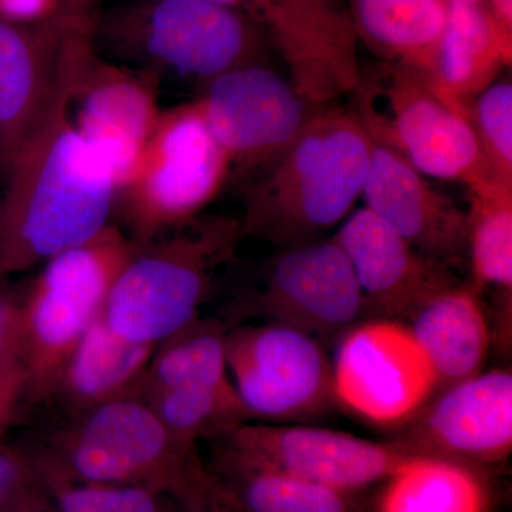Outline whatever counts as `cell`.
I'll return each mask as SVG.
<instances>
[{"label":"cell","instance_id":"40","mask_svg":"<svg viewBox=\"0 0 512 512\" xmlns=\"http://www.w3.org/2000/svg\"><path fill=\"white\" fill-rule=\"evenodd\" d=\"M468 2H473V3H483L484 0H468Z\"/></svg>","mask_w":512,"mask_h":512},{"label":"cell","instance_id":"4","mask_svg":"<svg viewBox=\"0 0 512 512\" xmlns=\"http://www.w3.org/2000/svg\"><path fill=\"white\" fill-rule=\"evenodd\" d=\"M64 464L84 483L174 488L197 512L224 503L222 488L202 471L197 444L175 436L150 404L124 397L79 414L60 434Z\"/></svg>","mask_w":512,"mask_h":512},{"label":"cell","instance_id":"32","mask_svg":"<svg viewBox=\"0 0 512 512\" xmlns=\"http://www.w3.org/2000/svg\"><path fill=\"white\" fill-rule=\"evenodd\" d=\"M0 18L19 25H43L76 18L69 0H0Z\"/></svg>","mask_w":512,"mask_h":512},{"label":"cell","instance_id":"2","mask_svg":"<svg viewBox=\"0 0 512 512\" xmlns=\"http://www.w3.org/2000/svg\"><path fill=\"white\" fill-rule=\"evenodd\" d=\"M373 146L353 111L319 107L292 146L245 190L244 238L276 249L322 241L362 195Z\"/></svg>","mask_w":512,"mask_h":512},{"label":"cell","instance_id":"19","mask_svg":"<svg viewBox=\"0 0 512 512\" xmlns=\"http://www.w3.org/2000/svg\"><path fill=\"white\" fill-rule=\"evenodd\" d=\"M157 348L117 335L101 313L70 353L52 393L77 414L113 400L138 397Z\"/></svg>","mask_w":512,"mask_h":512},{"label":"cell","instance_id":"11","mask_svg":"<svg viewBox=\"0 0 512 512\" xmlns=\"http://www.w3.org/2000/svg\"><path fill=\"white\" fill-rule=\"evenodd\" d=\"M229 376L252 419H316L336 406L332 360L322 343L275 323L225 333Z\"/></svg>","mask_w":512,"mask_h":512},{"label":"cell","instance_id":"16","mask_svg":"<svg viewBox=\"0 0 512 512\" xmlns=\"http://www.w3.org/2000/svg\"><path fill=\"white\" fill-rule=\"evenodd\" d=\"M403 427L393 441L410 456L474 468L507 460L512 451L511 370H483L444 387Z\"/></svg>","mask_w":512,"mask_h":512},{"label":"cell","instance_id":"30","mask_svg":"<svg viewBox=\"0 0 512 512\" xmlns=\"http://www.w3.org/2000/svg\"><path fill=\"white\" fill-rule=\"evenodd\" d=\"M59 512H158L156 495L137 485H66L57 488Z\"/></svg>","mask_w":512,"mask_h":512},{"label":"cell","instance_id":"38","mask_svg":"<svg viewBox=\"0 0 512 512\" xmlns=\"http://www.w3.org/2000/svg\"><path fill=\"white\" fill-rule=\"evenodd\" d=\"M70 8L73 13H83L86 10V3L84 0H70Z\"/></svg>","mask_w":512,"mask_h":512},{"label":"cell","instance_id":"31","mask_svg":"<svg viewBox=\"0 0 512 512\" xmlns=\"http://www.w3.org/2000/svg\"><path fill=\"white\" fill-rule=\"evenodd\" d=\"M23 367V318L20 301L0 293V372Z\"/></svg>","mask_w":512,"mask_h":512},{"label":"cell","instance_id":"7","mask_svg":"<svg viewBox=\"0 0 512 512\" xmlns=\"http://www.w3.org/2000/svg\"><path fill=\"white\" fill-rule=\"evenodd\" d=\"M137 244L107 225L96 237L45 262L23 296L26 387L49 396L70 353L103 313L121 269Z\"/></svg>","mask_w":512,"mask_h":512},{"label":"cell","instance_id":"6","mask_svg":"<svg viewBox=\"0 0 512 512\" xmlns=\"http://www.w3.org/2000/svg\"><path fill=\"white\" fill-rule=\"evenodd\" d=\"M92 35L147 72L204 86L258 63V36L247 16L212 0H134L100 23L93 19Z\"/></svg>","mask_w":512,"mask_h":512},{"label":"cell","instance_id":"25","mask_svg":"<svg viewBox=\"0 0 512 512\" xmlns=\"http://www.w3.org/2000/svg\"><path fill=\"white\" fill-rule=\"evenodd\" d=\"M221 456L231 481L222 488L239 512H366L362 493L336 490Z\"/></svg>","mask_w":512,"mask_h":512},{"label":"cell","instance_id":"20","mask_svg":"<svg viewBox=\"0 0 512 512\" xmlns=\"http://www.w3.org/2000/svg\"><path fill=\"white\" fill-rule=\"evenodd\" d=\"M407 325L429 357L440 390L483 372L493 329L481 293L468 282L431 299Z\"/></svg>","mask_w":512,"mask_h":512},{"label":"cell","instance_id":"14","mask_svg":"<svg viewBox=\"0 0 512 512\" xmlns=\"http://www.w3.org/2000/svg\"><path fill=\"white\" fill-rule=\"evenodd\" d=\"M204 87L195 101L231 167L239 170L274 164L319 109L259 63L221 74Z\"/></svg>","mask_w":512,"mask_h":512},{"label":"cell","instance_id":"26","mask_svg":"<svg viewBox=\"0 0 512 512\" xmlns=\"http://www.w3.org/2000/svg\"><path fill=\"white\" fill-rule=\"evenodd\" d=\"M467 212L468 284L483 295L495 288L512 299V188L491 184L471 191Z\"/></svg>","mask_w":512,"mask_h":512},{"label":"cell","instance_id":"22","mask_svg":"<svg viewBox=\"0 0 512 512\" xmlns=\"http://www.w3.org/2000/svg\"><path fill=\"white\" fill-rule=\"evenodd\" d=\"M357 37L387 63L430 73L446 29L444 0H350Z\"/></svg>","mask_w":512,"mask_h":512},{"label":"cell","instance_id":"27","mask_svg":"<svg viewBox=\"0 0 512 512\" xmlns=\"http://www.w3.org/2000/svg\"><path fill=\"white\" fill-rule=\"evenodd\" d=\"M256 13L275 42L291 52L336 53L357 40L345 0H258Z\"/></svg>","mask_w":512,"mask_h":512},{"label":"cell","instance_id":"1","mask_svg":"<svg viewBox=\"0 0 512 512\" xmlns=\"http://www.w3.org/2000/svg\"><path fill=\"white\" fill-rule=\"evenodd\" d=\"M73 80L2 180L0 278L96 237L117 205L119 187L110 165L74 126Z\"/></svg>","mask_w":512,"mask_h":512},{"label":"cell","instance_id":"39","mask_svg":"<svg viewBox=\"0 0 512 512\" xmlns=\"http://www.w3.org/2000/svg\"><path fill=\"white\" fill-rule=\"evenodd\" d=\"M97 2H99V0H86L87 6H89V9L92 10V12Z\"/></svg>","mask_w":512,"mask_h":512},{"label":"cell","instance_id":"21","mask_svg":"<svg viewBox=\"0 0 512 512\" xmlns=\"http://www.w3.org/2000/svg\"><path fill=\"white\" fill-rule=\"evenodd\" d=\"M446 2V29L429 76L448 96L468 103L510 66L512 40L495 25L483 3Z\"/></svg>","mask_w":512,"mask_h":512},{"label":"cell","instance_id":"34","mask_svg":"<svg viewBox=\"0 0 512 512\" xmlns=\"http://www.w3.org/2000/svg\"><path fill=\"white\" fill-rule=\"evenodd\" d=\"M487 10L501 33L512 40V0H488Z\"/></svg>","mask_w":512,"mask_h":512},{"label":"cell","instance_id":"35","mask_svg":"<svg viewBox=\"0 0 512 512\" xmlns=\"http://www.w3.org/2000/svg\"><path fill=\"white\" fill-rule=\"evenodd\" d=\"M19 468L16 461L0 454V500L9 493L18 480Z\"/></svg>","mask_w":512,"mask_h":512},{"label":"cell","instance_id":"18","mask_svg":"<svg viewBox=\"0 0 512 512\" xmlns=\"http://www.w3.org/2000/svg\"><path fill=\"white\" fill-rule=\"evenodd\" d=\"M362 195L366 208L421 255L451 271L466 265L467 212L392 148L373 146Z\"/></svg>","mask_w":512,"mask_h":512},{"label":"cell","instance_id":"29","mask_svg":"<svg viewBox=\"0 0 512 512\" xmlns=\"http://www.w3.org/2000/svg\"><path fill=\"white\" fill-rule=\"evenodd\" d=\"M466 104L468 120L491 180L512 188L511 80L490 84Z\"/></svg>","mask_w":512,"mask_h":512},{"label":"cell","instance_id":"12","mask_svg":"<svg viewBox=\"0 0 512 512\" xmlns=\"http://www.w3.org/2000/svg\"><path fill=\"white\" fill-rule=\"evenodd\" d=\"M89 22L19 25L0 18V180L69 89Z\"/></svg>","mask_w":512,"mask_h":512},{"label":"cell","instance_id":"23","mask_svg":"<svg viewBox=\"0 0 512 512\" xmlns=\"http://www.w3.org/2000/svg\"><path fill=\"white\" fill-rule=\"evenodd\" d=\"M478 468L436 457H410L383 483L375 512H488Z\"/></svg>","mask_w":512,"mask_h":512},{"label":"cell","instance_id":"10","mask_svg":"<svg viewBox=\"0 0 512 512\" xmlns=\"http://www.w3.org/2000/svg\"><path fill=\"white\" fill-rule=\"evenodd\" d=\"M332 369L336 406L373 426H406L440 390L429 357L400 320H362L343 333Z\"/></svg>","mask_w":512,"mask_h":512},{"label":"cell","instance_id":"9","mask_svg":"<svg viewBox=\"0 0 512 512\" xmlns=\"http://www.w3.org/2000/svg\"><path fill=\"white\" fill-rule=\"evenodd\" d=\"M229 318H254L335 339L366 318L352 266L333 239L276 249L251 285L228 308Z\"/></svg>","mask_w":512,"mask_h":512},{"label":"cell","instance_id":"33","mask_svg":"<svg viewBox=\"0 0 512 512\" xmlns=\"http://www.w3.org/2000/svg\"><path fill=\"white\" fill-rule=\"evenodd\" d=\"M23 387H26V375L22 369L0 372V426L8 417Z\"/></svg>","mask_w":512,"mask_h":512},{"label":"cell","instance_id":"13","mask_svg":"<svg viewBox=\"0 0 512 512\" xmlns=\"http://www.w3.org/2000/svg\"><path fill=\"white\" fill-rule=\"evenodd\" d=\"M215 440L225 456L349 493L384 483L413 457L393 440L377 443L305 424L245 421Z\"/></svg>","mask_w":512,"mask_h":512},{"label":"cell","instance_id":"37","mask_svg":"<svg viewBox=\"0 0 512 512\" xmlns=\"http://www.w3.org/2000/svg\"><path fill=\"white\" fill-rule=\"evenodd\" d=\"M201 512H239L234 505L229 503H222L214 505V507L208 508V510H204Z\"/></svg>","mask_w":512,"mask_h":512},{"label":"cell","instance_id":"17","mask_svg":"<svg viewBox=\"0 0 512 512\" xmlns=\"http://www.w3.org/2000/svg\"><path fill=\"white\" fill-rule=\"evenodd\" d=\"M332 239L352 266L366 318L407 323L431 299L460 284L454 271L421 255L369 208L353 212Z\"/></svg>","mask_w":512,"mask_h":512},{"label":"cell","instance_id":"3","mask_svg":"<svg viewBox=\"0 0 512 512\" xmlns=\"http://www.w3.org/2000/svg\"><path fill=\"white\" fill-rule=\"evenodd\" d=\"M242 235L231 217H198L138 247L121 269L103 316L117 335L160 345L200 319Z\"/></svg>","mask_w":512,"mask_h":512},{"label":"cell","instance_id":"8","mask_svg":"<svg viewBox=\"0 0 512 512\" xmlns=\"http://www.w3.org/2000/svg\"><path fill=\"white\" fill-rule=\"evenodd\" d=\"M231 168L197 101L161 111L133 177L117 197L128 237L143 247L197 220Z\"/></svg>","mask_w":512,"mask_h":512},{"label":"cell","instance_id":"24","mask_svg":"<svg viewBox=\"0 0 512 512\" xmlns=\"http://www.w3.org/2000/svg\"><path fill=\"white\" fill-rule=\"evenodd\" d=\"M221 319H197L188 328L158 345L144 376L138 397L175 389L205 387L237 392L227 365L225 333Z\"/></svg>","mask_w":512,"mask_h":512},{"label":"cell","instance_id":"5","mask_svg":"<svg viewBox=\"0 0 512 512\" xmlns=\"http://www.w3.org/2000/svg\"><path fill=\"white\" fill-rule=\"evenodd\" d=\"M380 67L372 76H360L353 111L373 143L392 148L420 174L457 181L470 192L495 184L467 104L448 96L420 70L392 63Z\"/></svg>","mask_w":512,"mask_h":512},{"label":"cell","instance_id":"15","mask_svg":"<svg viewBox=\"0 0 512 512\" xmlns=\"http://www.w3.org/2000/svg\"><path fill=\"white\" fill-rule=\"evenodd\" d=\"M157 74L128 69L97 55L93 36L74 73V126L110 165L119 192L133 177L161 111Z\"/></svg>","mask_w":512,"mask_h":512},{"label":"cell","instance_id":"36","mask_svg":"<svg viewBox=\"0 0 512 512\" xmlns=\"http://www.w3.org/2000/svg\"><path fill=\"white\" fill-rule=\"evenodd\" d=\"M212 2L220 3V5L228 6V8L241 10V12L242 9L248 10L249 12L254 0H212Z\"/></svg>","mask_w":512,"mask_h":512},{"label":"cell","instance_id":"28","mask_svg":"<svg viewBox=\"0 0 512 512\" xmlns=\"http://www.w3.org/2000/svg\"><path fill=\"white\" fill-rule=\"evenodd\" d=\"M175 436L188 443L218 439L238 424L252 421L237 392L175 387L143 397Z\"/></svg>","mask_w":512,"mask_h":512}]
</instances>
